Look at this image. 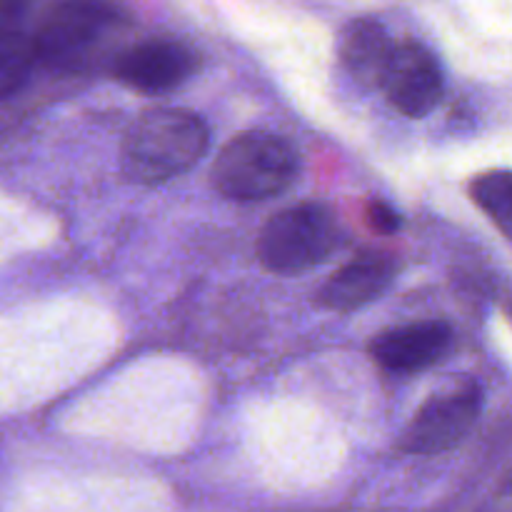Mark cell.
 I'll return each mask as SVG.
<instances>
[{"label":"cell","mask_w":512,"mask_h":512,"mask_svg":"<svg viewBox=\"0 0 512 512\" xmlns=\"http://www.w3.org/2000/svg\"><path fill=\"white\" fill-rule=\"evenodd\" d=\"M208 143V125L190 110H148L125 133L123 168L135 183H165L198 163Z\"/></svg>","instance_id":"6da1fadb"},{"label":"cell","mask_w":512,"mask_h":512,"mask_svg":"<svg viewBox=\"0 0 512 512\" xmlns=\"http://www.w3.org/2000/svg\"><path fill=\"white\" fill-rule=\"evenodd\" d=\"M298 175L295 150L263 130L238 135L220 150L213 183L230 200H265L283 193Z\"/></svg>","instance_id":"7a4b0ae2"},{"label":"cell","mask_w":512,"mask_h":512,"mask_svg":"<svg viewBox=\"0 0 512 512\" xmlns=\"http://www.w3.org/2000/svg\"><path fill=\"white\" fill-rule=\"evenodd\" d=\"M340 243L333 210L320 203H303L273 215L260 230L258 255L268 270L295 275L323 263Z\"/></svg>","instance_id":"3957f363"},{"label":"cell","mask_w":512,"mask_h":512,"mask_svg":"<svg viewBox=\"0 0 512 512\" xmlns=\"http://www.w3.org/2000/svg\"><path fill=\"white\" fill-rule=\"evenodd\" d=\"M120 25L115 8L98 3L58 5L33 35L35 60L58 70H80L103 50Z\"/></svg>","instance_id":"277c9868"},{"label":"cell","mask_w":512,"mask_h":512,"mask_svg":"<svg viewBox=\"0 0 512 512\" xmlns=\"http://www.w3.org/2000/svg\"><path fill=\"white\" fill-rule=\"evenodd\" d=\"M480 410H483V390L475 383L443 390L425 400L403 433L400 445L405 453L413 455L445 453L465 440V435L478 423Z\"/></svg>","instance_id":"5b68a950"},{"label":"cell","mask_w":512,"mask_h":512,"mask_svg":"<svg viewBox=\"0 0 512 512\" xmlns=\"http://www.w3.org/2000/svg\"><path fill=\"white\" fill-rule=\"evenodd\" d=\"M198 70V55L180 40L153 38L125 48L113 60V75L128 88L160 95L183 85Z\"/></svg>","instance_id":"8992f818"},{"label":"cell","mask_w":512,"mask_h":512,"mask_svg":"<svg viewBox=\"0 0 512 512\" xmlns=\"http://www.w3.org/2000/svg\"><path fill=\"white\" fill-rule=\"evenodd\" d=\"M380 88L400 113L425 118L438 108L445 85L435 55L425 45L405 40L395 43Z\"/></svg>","instance_id":"52a82bcc"},{"label":"cell","mask_w":512,"mask_h":512,"mask_svg":"<svg viewBox=\"0 0 512 512\" xmlns=\"http://www.w3.org/2000/svg\"><path fill=\"white\" fill-rule=\"evenodd\" d=\"M453 343V330L445 323H410L388 330L373 343V358L390 373H418L440 363Z\"/></svg>","instance_id":"ba28073f"},{"label":"cell","mask_w":512,"mask_h":512,"mask_svg":"<svg viewBox=\"0 0 512 512\" xmlns=\"http://www.w3.org/2000/svg\"><path fill=\"white\" fill-rule=\"evenodd\" d=\"M395 278V260L383 253H368L343 265L320 288L318 300L330 310L350 313L378 300Z\"/></svg>","instance_id":"9c48e42d"},{"label":"cell","mask_w":512,"mask_h":512,"mask_svg":"<svg viewBox=\"0 0 512 512\" xmlns=\"http://www.w3.org/2000/svg\"><path fill=\"white\" fill-rule=\"evenodd\" d=\"M393 48L395 43H390L383 25L378 20L363 18L353 20L345 28L340 40V58L355 80L365 85H380Z\"/></svg>","instance_id":"30bf717a"},{"label":"cell","mask_w":512,"mask_h":512,"mask_svg":"<svg viewBox=\"0 0 512 512\" xmlns=\"http://www.w3.org/2000/svg\"><path fill=\"white\" fill-rule=\"evenodd\" d=\"M35 63L33 35L23 33L13 18H0V100L25 83Z\"/></svg>","instance_id":"8fae6325"},{"label":"cell","mask_w":512,"mask_h":512,"mask_svg":"<svg viewBox=\"0 0 512 512\" xmlns=\"http://www.w3.org/2000/svg\"><path fill=\"white\" fill-rule=\"evenodd\" d=\"M470 195L495 228L512 240V170H488L478 175L470 185Z\"/></svg>","instance_id":"7c38bea8"},{"label":"cell","mask_w":512,"mask_h":512,"mask_svg":"<svg viewBox=\"0 0 512 512\" xmlns=\"http://www.w3.org/2000/svg\"><path fill=\"white\" fill-rule=\"evenodd\" d=\"M365 223H368L373 233L395 235L400 225H403V220H400V213L393 205L383 203V200H370L368 208H365Z\"/></svg>","instance_id":"4fadbf2b"},{"label":"cell","mask_w":512,"mask_h":512,"mask_svg":"<svg viewBox=\"0 0 512 512\" xmlns=\"http://www.w3.org/2000/svg\"><path fill=\"white\" fill-rule=\"evenodd\" d=\"M475 512H512V480L510 483L500 485L483 505Z\"/></svg>","instance_id":"5bb4252c"}]
</instances>
